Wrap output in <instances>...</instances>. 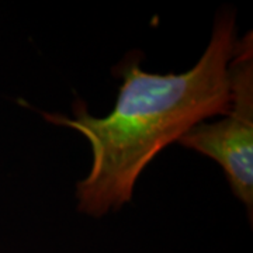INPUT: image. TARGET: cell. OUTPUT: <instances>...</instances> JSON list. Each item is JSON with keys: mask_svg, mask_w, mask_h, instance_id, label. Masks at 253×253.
<instances>
[{"mask_svg": "<svg viewBox=\"0 0 253 253\" xmlns=\"http://www.w3.org/2000/svg\"><path fill=\"white\" fill-rule=\"evenodd\" d=\"M235 10L218 11L207 48L183 73L145 72L138 61L123 65V84L109 116L94 117L76 101L73 116L45 113L89 142V173L76 184L78 211L101 218L128 204L148 165L187 131L229 110V62L238 41Z\"/></svg>", "mask_w": 253, "mask_h": 253, "instance_id": "obj_1", "label": "cell"}, {"mask_svg": "<svg viewBox=\"0 0 253 253\" xmlns=\"http://www.w3.org/2000/svg\"><path fill=\"white\" fill-rule=\"evenodd\" d=\"M231 101L225 116L200 123L177 144L207 156L222 168L234 196L249 219L253 211V40L252 31L238 38L229 62Z\"/></svg>", "mask_w": 253, "mask_h": 253, "instance_id": "obj_2", "label": "cell"}]
</instances>
